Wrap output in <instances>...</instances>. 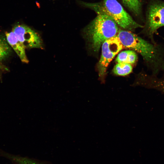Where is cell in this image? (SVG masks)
I'll return each mask as SVG.
<instances>
[{
	"label": "cell",
	"mask_w": 164,
	"mask_h": 164,
	"mask_svg": "<svg viewBox=\"0 0 164 164\" xmlns=\"http://www.w3.org/2000/svg\"><path fill=\"white\" fill-rule=\"evenodd\" d=\"M149 86L164 93V73L160 77L151 76L149 80Z\"/></svg>",
	"instance_id": "13"
},
{
	"label": "cell",
	"mask_w": 164,
	"mask_h": 164,
	"mask_svg": "<svg viewBox=\"0 0 164 164\" xmlns=\"http://www.w3.org/2000/svg\"><path fill=\"white\" fill-rule=\"evenodd\" d=\"M12 51L6 37L0 36V63L9 56Z\"/></svg>",
	"instance_id": "10"
},
{
	"label": "cell",
	"mask_w": 164,
	"mask_h": 164,
	"mask_svg": "<svg viewBox=\"0 0 164 164\" xmlns=\"http://www.w3.org/2000/svg\"><path fill=\"white\" fill-rule=\"evenodd\" d=\"M12 31L25 48H43L41 36L28 26L23 25H16Z\"/></svg>",
	"instance_id": "6"
},
{
	"label": "cell",
	"mask_w": 164,
	"mask_h": 164,
	"mask_svg": "<svg viewBox=\"0 0 164 164\" xmlns=\"http://www.w3.org/2000/svg\"><path fill=\"white\" fill-rule=\"evenodd\" d=\"M2 70H8V69L3 65L2 63H0V73Z\"/></svg>",
	"instance_id": "14"
},
{
	"label": "cell",
	"mask_w": 164,
	"mask_h": 164,
	"mask_svg": "<svg viewBox=\"0 0 164 164\" xmlns=\"http://www.w3.org/2000/svg\"><path fill=\"white\" fill-rule=\"evenodd\" d=\"M132 69L131 64L124 63H117L114 66L113 72L116 75L125 76L130 73Z\"/></svg>",
	"instance_id": "12"
},
{
	"label": "cell",
	"mask_w": 164,
	"mask_h": 164,
	"mask_svg": "<svg viewBox=\"0 0 164 164\" xmlns=\"http://www.w3.org/2000/svg\"><path fill=\"white\" fill-rule=\"evenodd\" d=\"M0 153L1 155L9 159L15 164H52L50 162L46 161L22 157L4 152Z\"/></svg>",
	"instance_id": "8"
},
{
	"label": "cell",
	"mask_w": 164,
	"mask_h": 164,
	"mask_svg": "<svg viewBox=\"0 0 164 164\" xmlns=\"http://www.w3.org/2000/svg\"><path fill=\"white\" fill-rule=\"evenodd\" d=\"M5 36L9 44L18 55L21 61L22 62L28 63L29 61L26 55V48L18 39L13 32L12 31L6 32Z\"/></svg>",
	"instance_id": "7"
},
{
	"label": "cell",
	"mask_w": 164,
	"mask_h": 164,
	"mask_svg": "<svg viewBox=\"0 0 164 164\" xmlns=\"http://www.w3.org/2000/svg\"><path fill=\"white\" fill-rule=\"evenodd\" d=\"M118 27L110 17L97 14L84 29L83 34L91 50L97 53L105 40L117 36L119 30Z\"/></svg>",
	"instance_id": "2"
},
{
	"label": "cell",
	"mask_w": 164,
	"mask_h": 164,
	"mask_svg": "<svg viewBox=\"0 0 164 164\" xmlns=\"http://www.w3.org/2000/svg\"><path fill=\"white\" fill-rule=\"evenodd\" d=\"M164 26V2L152 0L147 9L145 32L151 42L156 43L154 35L160 28Z\"/></svg>",
	"instance_id": "4"
},
{
	"label": "cell",
	"mask_w": 164,
	"mask_h": 164,
	"mask_svg": "<svg viewBox=\"0 0 164 164\" xmlns=\"http://www.w3.org/2000/svg\"><path fill=\"white\" fill-rule=\"evenodd\" d=\"M101 46V54L97 67L99 76L102 77L109 63L124 47L117 36L105 40Z\"/></svg>",
	"instance_id": "5"
},
{
	"label": "cell",
	"mask_w": 164,
	"mask_h": 164,
	"mask_svg": "<svg viewBox=\"0 0 164 164\" xmlns=\"http://www.w3.org/2000/svg\"><path fill=\"white\" fill-rule=\"evenodd\" d=\"M123 47L139 53L150 67L152 75L164 73V46L150 43L126 30H119L117 35Z\"/></svg>",
	"instance_id": "1"
},
{
	"label": "cell",
	"mask_w": 164,
	"mask_h": 164,
	"mask_svg": "<svg viewBox=\"0 0 164 164\" xmlns=\"http://www.w3.org/2000/svg\"><path fill=\"white\" fill-rule=\"evenodd\" d=\"M124 5L136 16L141 14V0H120Z\"/></svg>",
	"instance_id": "11"
},
{
	"label": "cell",
	"mask_w": 164,
	"mask_h": 164,
	"mask_svg": "<svg viewBox=\"0 0 164 164\" xmlns=\"http://www.w3.org/2000/svg\"><path fill=\"white\" fill-rule=\"evenodd\" d=\"M137 58V55L134 51L128 50L119 53L116 61L117 63H124L131 64L135 63Z\"/></svg>",
	"instance_id": "9"
},
{
	"label": "cell",
	"mask_w": 164,
	"mask_h": 164,
	"mask_svg": "<svg viewBox=\"0 0 164 164\" xmlns=\"http://www.w3.org/2000/svg\"><path fill=\"white\" fill-rule=\"evenodd\" d=\"M82 3L83 5L94 11L97 14L104 15L110 17L118 26L125 30L132 31L144 27L134 20L117 0Z\"/></svg>",
	"instance_id": "3"
}]
</instances>
